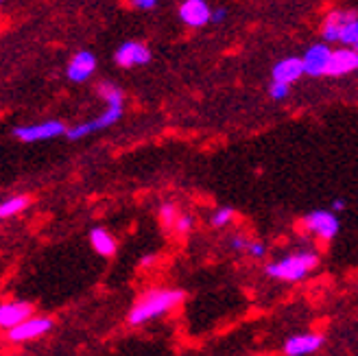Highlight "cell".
Masks as SVG:
<instances>
[{"instance_id": "6da1fadb", "label": "cell", "mask_w": 358, "mask_h": 356, "mask_svg": "<svg viewBox=\"0 0 358 356\" xmlns=\"http://www.w3.org/2000/svg\"><path fill=\"white\" fill-rule=\"evenodd\" d=\"M184 301V293L182 291H175V289H155L142 295L134 308L127 315V322L131 326H142L151 322V319L159 317V315H166L169 311H173L177 304Z\"/></svg>"}, {"instance_id": "44dd1931", "label": "cell", "mask_w": 358, "mask_h": 356, "mask_svg": "<svg viewBox=\"0 0 358 356\" xmlns=\"http://www.w3.org/2000/svg\"><path fill=\"white\" fill-rule=\"evenodd\" d=\"M356 17V13L354 11H332V13H328V17H326V22H332V24H338V27H345L348 22H352Z\"/></svg>"}, {"instance_id": "7a4b0ae2", "label": "cell", "mask_w": 358, "mask_h": 356, "mask_svg": "<svg viewBox=\"0 0 358 356\" xmlns=\"http://www.w3.org/2000/svg\"><path fill=\"white\" fill-rule=\"evenodd\" d=\"M317 264H319V256L313 252L291 254L273 264H268L266 276H271L275 280H284V282H297L301 278H306Z\"/></svg>"}, {"instance_id": "8992f818", "label": "cell", "mask_w": 358, "mask_h": 356, "mask_svg": "<svg viewBox=\"0 0 358 356\" xmlns=\"http://www.w3.org/2000/svg\"><path fill=\"white\" fill-rule=\"evenodd\" d=\"M332 48L328 44H313L306 52H303V68H306V75L310 77H326L328 73V64H330Z\"/></svg>"}, {"instance_id": "f546056e", "label": "cell", "mask_w": 358, "mask_h": 356, "mask_svg": "<svg viewBox=\"0 0 358 356\" xmlns=\"http://www.w3.org/2000/svg\"><path fill=\"white\" fill-rule=\"evenodd\" d=\"M352 48H354V50L358 52V42H354V44H352Z\"/></svg>"}, {"instance_id": "ba28073f", "label": "cell", "mask_w": 358, "mask_h": 356, "mask_svg": "<svg viewBox=\"0 0 358 356\" xmlns=\"http://www.w3.org/2000/svg\"><path fill=\"white\" fill-rule=\"evenodd\" d=\"M94 70H96V57L90 50H79L73 55V59H70L66 75L73 83H85L94 75Z\"/></svg>"}, {"instance_id": "4fadbf2b", "label": "cell", "mask_w": 358, "mask_h": 356, "mask_svg": "<svg viewBox=\"0 0 358 356\" xmlns=\"http://www.w3.org/2000/svg\"><path fill=\"white\" fill-rule=\"evenodd\" d=\"M301 75H306V68H303V59L301 57H286L282 62H278L271 70L273 81H282V83H295Z\"/></svg>"}, {"instance_id": "d4e9b609", "label": "cell", "mask_w": 358, "mask_h": 356, "mask_svg": "<svg viewBox=\"0 0 358 356\" xmlns=\"http://www.w3.org/2000/svg\"><path fill=\"white\" fill-rule=\"evenodd\" d=\"M131 5L136 9H142V11H149L157 5V0H131Z\"/></svg>"}, {"instance_id": "603a6c76", "label": "cell", "mask_w": 358, "mask_h": 356, "mask_svg": "<svg viewBox=\"0 0 358 356\" xmlns=\"http://www.w3.org/2000/svg\"><path fill=\"white\" fill-rule=\"evenodd\" d=\"M173 229H175L177 234H188L190 229H192V217L190 215H179Z\"/></svg>"}, {"instance_id": "ac0fdd59", "label": "cell", "mask_w": 358, "mask_h": 356, "mask_svg": "<svg viewBox=\"0 0 358 356\" xmlns=\"http://www.w3.org/2000/svg\"><path fill=\"white\" fill-rule=\"evenodd\" d=\"M338 42H343L348 46L358 42V15L354 17L352 22H348L345 27H341V38H338Z\"/></svg>"}, {"instance_id": "5b68a950", "label": "cell", "mask_w": 358, "mask_h": 356, "mask_svg": "<svg viewBox=\"0 0 358 356\" xmlns=\"http://www.w3.org/2000/svg\"><path fill=\"white\" fill-rule=\"evenodd\" d=\"M52 330V319L50 317H29L22 324H17L9 330V341L13 343H27L33 339L48 334Z\"/></svg>"}, {"instance_id": "52a82bcc", "label": "cell", "mask_w": 358, "mask_h": 356, "mask_svg": "<svg viewBox=\"0 0 358 356\" xmlns=\"http://www.w3.org/2000/svg\"><path fill=\"white\" fill-rule=\"evenodd\" d=\"M116 64L120 68H134V66H145L151 62V50L142 44V42H124L118 46L116 55H114Z\"/></svg>"}, {"instance_id": "7c38bea8", "label": "cell", "mask_w": 358, "mask_h": 356, "mask_svg": "<svg viewBox=\"0 0 358 356\" xmlns=\"http://www.w3.org/2000/svg\"><path fill=\"white\" fill-rule=\"evenodd\" d=\"M33 315V306L27 301H5L0 306V328L11 330L13 326L22 324L24 319Z\"/></svg>"}, {"instance_id": "d6986e66", "label": "cell", "mask_w": 358, "mask_h": 356, "mask_svg": "<svg viewBox=\"0 0 358 356\" xmlns=\"http://www.w3.org/2000/svg\"><path fill=\"white\" fill-rule=\"evenodd\" d=\"M177 217H179V212H177V208L173 204H164L162 208H159V219H162V223H164L166 229H173L175 227Z\"/></svg>"}, {"instance_id": "cb8c5ba5", "label": "cell", "mask_w": 358, "mask_h": 356, "mask_svg": "<svg viewBox=\"0 0 358 356\" xmlns=\"http://www.w3.org/2000/svg\"><path fill=\"white\" fill-rule=\"evenodd\" d=\"M247 254L252 256V258H262V256L266 254V247H264V243H260V241H249Z\"/></svg>"}, {"instance_id": "3957f363", "label": "cell", "mask_w": 358, "mask_h": 356, "mask_svg": "<svg viewBox=\"0 0 358 356\" xmlns=\"http://www.w3.org/2000/svg\"><path fill=\"white\" fill-rule=\"evenodd\" d=\"M301 225L306 227V232L319 236L321 241H332L338 234V227H341L334 210H313L310 215L303 217Z\"/></svg>"}, {"instance_id": "f1b7e54d", "label": "cell", "mask_w": 358, "mask_h": 356, "mask_svg": "<svg viewBox=\"0 0 358 356\" xmlns=\"http://www.w3.org/2000/svg\"><path fill=\"white\" fill-rule=\"evenodd\" d=\"M153 260H155V256H147V258H142V266H149Z\"/></svg>"}, {"instance_id": "8fae6325", "label": "cell", "mask_w": 358, "mask_h": 356, "mask_svg": "<svg viewBox=\"0 0 358 356\" xmlns=\"http://www.w3.org/2000/svg\"><path fill=\"white\" fill-rule=\"evenodd\" d=\"M321 346H324V336L317 332L295 334L284 343V354L286 356H308V354H315Z\"/></svg>"}, {"instance_id": "e0dca14e", "label": "cell", "mask_w": 358, "mask_h": 356, "mask_svg": "<svg viewBox=\"0 0 358 356\" xmlns=\"http://www.w3.org/2000/svg\"><path fill=\"white\" fill-rule=\"evenodd\" d=\"M122 116V108H107L99 118H94V127L96 131L99 129H105V127H112V124H116Z\"/></svg>"}, {"instance_id": "7402d4cb", "label": "cell", "mask_w": 358, "mask_h": 356, "mask_svg": "<svg viewBox=\"0 0 358 356\" xmlns=\"http://www.w3.org/2000/svg\"><path fill=\"white\" fill-rule=\"evenodd\" d=\"M289 83H282V81H273L271 87H268V97H271L273 101H284L286 97H289Z\"/></svg>"}, {"instance_id": "484cf974", "label": "cell", "mask_w": 358, "mask_h": 356, "mask_svg": "<svg viewBox=\"0 0 358 356\" xmlns=\"http://www.w3.org/2000/svg\"><path fill=\"white\" fill-rule=\"evenodd\" d=\"M231 247H234L236 252H247L249 241L245 236H234V238H231Z\"/></svg>"}, {"instance_id": "4316f807", "label": "cell", "mask_w": 358, "mask_h": 356, "mask_svg": "<svg viewBox=\"0 0 358 356\" xmlns=\"http://www.w3.org/2000/svg\"><path fill=\"white\" fill-rule=\"evenodd\" d=\"M227 17V9L225 7H219L217 11H212V22H223Z\"/></svg>"}, {"instance_id": "5bb4252c", "label": "cell", "mask_w": 358, "mask_h": 356, "mask_svg": "<svg viewBox=\"0 0 358 356\" xmlns=\"http://www.w3.org/2000/svg\"><path fill=\"white\" fill-rule=\"evenodd\" d=\"M90 245H92V249H94L99 256L110 258V256L116 254V241L103 227H94L92 232H90Z\"/></svg>"}, {"instance_id": "2e32d148", "label": "cell", "mask_w": 358, "mask_h": 356, "mask_svg": "<svg viewBox=\"0 0 358 356\" xmlns=\"http://www.w3.org/2000/svg\"><path fill=\"white\" fill-rule=\"evenodd\" d=\"M99 94H101L103 101L107 103V108H122L124 97H122V92H120V87H118V85L103 81V83L99 85Z\"/></svg>"}, {"instance_id": "9a60e30c", "label": "cell", "mask_w": 358, "mask_h": 356, "mask_svg": "<svg viewBox=\"0 0 358 356\" xmlns=\"http://www.w3.org/2000/svg\"><path fill=\"white\" fill-rule=\"evenodd\" d=\"M29 208V197H22V194H15V197L7 199L0 204V217L3 219H9V217H15L24 212Z\"/></svg>"}, {"instance_id": "9c48e42d", "label": "cell", "mask_w": 358, "mask_h": 356, "mask_svg": "<svg viewBox=\"0 0 358 356\" xmlns=\"http://www.w3.org/2000/svg\"><path fill=\"white\" fill-rule=\"evenodd\" d=\"M179 20L188 27H206L208 22H212V9L208 7L206 0H186L179 7Z\"/></svg>"}, {"instance_id": "83f0119b", "label": "cell", "mask_w": 358, "mask_h": 356, "mask_svg": "<svg viewBox=\"0 0 358 356\" xmlns=\"http://www.w3.org/2000/svg\"><path fill=\"white\" fill-rule=\"evenodd\" d=\"M345 206H348V201L338 197V199H334V201H332V208H330V210H334V212H341V210H345Z\"/></svg>"}, {"instance_id": "ffe728a7", "label": "cell", "mask_w": 358, "mask_h": 356, "mask_svg": "<svg viewBox=\"0 0 358 356\" xmlns=\"http://www.w3.org/2000/svg\"><path fill=\"white\" fill-rule=\"evenodd\" d=\"M231 219H234V210H231V208H219L212 215V225L214 227H225L227 223H231Z\"/></svg>"}, {"instance_id": "277c9868", "label": "cell", "mask_w": 358, "mask_h": 356, "mask_svg": "<svg viewBox=\"0 0 358 356\" xmlns=\"http://www.w3.org/2000/svg\"><path fill=\"white\" fill-rule=\"evenodd\" d=\"M13 138L20 142H40V140H50L66 134V124L59 120H46V122H33V124H22V127H15Z\"/></svg>"}, {"instance_id": "30bf717a", "label": "cell", "mask_w": 358, "mask_h": 356, "mask_svg": "<svg viewBox=\"0 0 358 356\" xmlns=\"http://www.w3.org/2000/svg\"><path fill=\"white\" fill-rule=\"evenodd\" d=\"M354 70H358V52L354 48L332 50L326 77H343V75L354 73Z\"/></svg>"}]
</instances>
